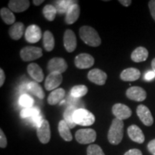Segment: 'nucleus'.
Segmentation results:
<instances>
[{"mask_svg":"<svg viewBox=\"0 0 155 155\" xmlns=\"http://www.w3.org/2000/svg\"><path fill=\"white\" fill-rule=\"evenodd\" d=\"M80 38L91 47H98L101 44V40L97 31L90 26H83L79 30Z\"/></svg>","mask_w":155,"mask_h":155,"instance_id":"nucleus-1","label":"nucleus"},{"mask_svg":"<svg viewBox=\"0 0 155 155\" xmlns=\"http://www.w3.org/2000/svg\"><path fill=\"white\" fill-rule=\"evenodd\" d=\"M124 122L115 118L111 122L108 132V140L111 144L117 145L121 143L124 137Z\"/></svg>","mask_w":155,"mask_h":155,"instance_id":"nucleus-2","label":"nucleus"},{"mask_svg":"<svg viewBox=\"0 0 155 155\" xmlns=\"http://www.w3.org/2000/svg\"><path fill=\"white\" fill-rule=\"evenodd\" d=\"M73 121L77 125L88 127L94 124L96 119L91 112L85 108H78L73 114Z\"/></svg>","mask_w":155,"mask_h":155,"instance_id":"nucleus-3","label":"nucleus"},{"mask_svg":"<svg viewBox=\"0 0 155 155\" xmlns=\"http://www.w3.org/2000/svg\"><path fill=\"white\" fill-rule=\"evenodd\" d=\"M19 55L23 61H32L42 57V50L40 48L34 47V46H27L20 50Z\"/></svg>","mask_w":155,"mask_h":155,"instance_id":"nucleus-4","label":"nucleus"},{"mask_svg":"<svg viewBox=\"0 0 155 155\" xmlns=\"http://www.w3.org/2000/svg\"><path fill=\"white\" fill-rule=\"evenodd\" d=\"M75 139L81 144L93 143L96 139V132L92 129H79L75 133Z\"/></svg>","mask_w":155,"mask_h":155,"instance_id":"nucleus-5","label":"nucleus"},{"mask_svg":"<svg viewBox=\"0 0 155 155\" xmlns=\"http://www.w3.org/2000/svg\"><path fill=\"white\" fill-rule=\"evenodd\" d=\"M37 135L39 140L42 144H48L49 142L51 137V132L50 124L47 120H42L41 124L37 127Z\"/></svg>","mask_w":155,"mask_h":155,"instance_id":"nucleus-6","label":"nucleus"},{"mask_svg":"<svg viewBox=\"0 0 155 155\" xmlns=\"http://www.w3.org/2000/svg\"><path fill=\"white\" fill-rule=\"evenodd\" d=\"M68 68L66 61L62 58H53L50 60L48 63L47 69L50 73H62L65 72Z\"/></svg>","mask_w":155,"mask_h":155,"instance_id":"nucleus-7","label":"nucleus"},{"mask_svg":"<svg viewBox=\"0 0 155 155\" xmlns=\"http://www.w3.org/2000/svg\"><path fill=\"white\" fill-rule=\"evenodd\" d=\"M25 37V40L29 43H36L42 38L41 29L38 25H31L26 29Z\"/></svg>","mask_w":155,"mask_h":155,"instance_id":"nucleus-8","label":"nucleus"},{"mask_svg":"<svg viewBox=\"0 0 155 155\" xmlns=\"http://www.w3.org/2000/svg\"><path fill=\"white\" fill-rule=\"evenodd\" d=\"M95 60L92 55L88 53H81L75 58V65L79 69H87L94 65Z\"/></svg>","mask_w":155,"mask_h":155,"instance_id":"nucleus-9","label":"nucleus"},{"mask_svg":"<svg viewBox=\"0 0 155 155\" xmlns=\"http://www.w3.org/2000/svg\"><path fill=\"white\" fill-rule=\"evenodd\" d=\"M112 113L116 119L121 120L127 119L132 114L131 108L129 106L122 104H116L112 107Z\"/></svg>","mask_w":155,"mask_h":155,"instance_id":"nucleus-10","label":"nucleus"},{"mask_svg":"<svg viewBox=\"0 0 155 155\" xmlns=\"http://www.w3.org/2000/svg\"><path fill=\"white\" fill-rule=\"evenodd\" d=\"M137 114L139 116L141 121L147 127H150L154 123V119L151 113L150 110L146 106L141 105L138 106L137 108Z\"/></svg>","mask_w":155,"mask_h":155,"instance_id":"nucleus-11","label":"nucleus"},{"mask_svg":"<svg viewBox=\"0 0 155 155\" xmlns=\"http://www.w3.org/2000/svg\"><path fill=\"white\" fill-rule=\"evenodd\" d=\"M63 76L58 73H50L45 81V88L47 91L55 90L62 83Z\"/></svg>","mask_w":155,"mask_h":155,"instance_id":"nucleus-12","label":"nucleus"},{"mask_svg":"<svg viewBox=\"0 0 155 155\" xmlns=\"http://www.w3.org/2000/svg\"><path fill=\"white\" fill-rule=\"evenodd\" d=\"M126 95L129 99L135 101H143L147 98V92L144 88L139 86H133L127 89Z\"/></svg>","mask_w":155,"mask_h":155,"instance_id":"nucleus-13","label":"nucleus"},{"mask_svg":"<svg viewBox=\"0 0 155 155\" xmlns=\"http://www.w3.org/2000/svg\"><path fill=\"white\" fill-rule=\"evenodd\" d=\"M64 47L68 53H72L77 47L76 36L73 30H66L63 36Z\"/></svg>","mask_w":155,"mask_h":155,"instance_id":"nucleus-14","label":"nucleus"},{"mask_svg":"<svg viewBox=\"0 0 155 155\" xmlns=\"http://www.w3.org/2000/svg\"><path fill=\"white\" fill-rule=\"evenodd\" d=\"M88 78L91 82L98 85L103 86L105 84L106 79H107V74L98 68L93 69L88 73Z\"/></svg>","mask_w":155,"mask_h":155,"instance_id":"nucleus-15","label":"nucleus"},{"mask_svg":"<svg viewBox=\"0 0 155 155\" xmlns=\"http://www.w3.org/2000/svg\"><path fill=\"white\" fill-rule=\"evenodd\" d=\"M81 13V9L79 5L77 3L73 4L71 7L68 9L65 13V23L68 25H72L75 23L79 18Z\"/></svg>","mask_w":155,"mask_h":155,"instance_id":"nucleus-16","label":"nucleus"},{"mask_svg":"<svg viewBox=\"0 0 155 155\" xmlns=\"http://www.w3.org/2000/svg\"><path fill=\"white\" fill-rule=\"evenodd\" d=\"M128 135L129 138L134 142L138 143V144H142L145 140V137L144 133L141 131V129L138 126L133 124L128 128L127 129Z\"/></svg>","mask_w":155,"mask_h":155,"instance_id":"nucleus-17","label":"nucleus"},{"mask_svg":"<svg viewBox=\"0 0 155 155\" xmlns=\"http://www.w3.org/2000/svg\"><path fill=\"white\" fill-rule=\"evenodd\" d=\"M141 73L139 70L135 68H129L124 70L120 74V78L124 81H135L140 78Z\"/></svg>","mask_w":155,"mask_h":155,"instance_id":"nucleus-18","label":"nucleus"},{"mask_svg":"<svg viewBox=\"0 0 155 155\" xmlns=\"http://www.w3.org/2000/svg\"><path fill=\"white\" fill-rule=\"evenodd\" d=\"M28 0H10L8 3L9 9L15 12H22L27 10L30 7Z\"/></svg>","mask_w":155,"mask_h":155,"instance_id":"nucleus-19","label":"nucleus"},{"mask_svg":"<svg viewBox=\"0 0 155 155\" xmlns=\"http://www.w3.org/2000/svg\"><path fill=\"white\" fill-rule=\"evenodd\" d=\"M28 72L36 82L40 83L44 79V73L41 68L37 63H32L29 64L28 66Z\"/></svg>","mask_w":155,"mask_h":155,"instance_id":"nucleus-20","label":"nucleus"},{"mask_svg":"<svg viewBox=\"0 0 155 155\" xmlns=\"http://www.w3.org/2000/svg\"><path fill=\"white\" fill-rule=\"evenodd\" d=\"M25 28L23 23L18 22H15L9 29V35L10 38L14 40H18L22 38L25 32Z\"/></svg>","mask_w":155,"mask_h":155,"instance_id":"nucleus-21","label":"nucleus"},{"mask_svg":"<svg viewBox=\"0 0 155 155\" xmlns=\"http://www.w3.org/2000/svg\"><path fill=\"white\" fill-rule=\"evenodd\" d=\"M149 56V52L144 47H139L134 50L131 55V60L135 63H141L147 61Z\"/></svg>","mask_w":155,"mask_h":155,"instance_id":"nucleus-22","label":"nucleus"},{"mask_svg":"<svg viewBox=\"0 0 155 155\" xmlns=\"http://www.w3.org/2000/svg\"><path fill=\"white\" fill-rule=\"evenodd\" d=\"M65 96V91L63 88H57L50 93L48 98V102L50 105L55 106L63 99Z\"/></svg>","mask_w":155,"mask_h":155,"instance_id":"nucleus-23","label":"nucleus"},{"mask_svg":"<svg viewBox=\"0 0 155 155\" xmlns=\"http://www.w3.org/2000/svg\"><path fill=\"white\" fill-rule=\"evenodd\" d=\"M58 131L61 137L66 141H72L73 137L71 132V128L68 127L65 120H61L58 124Z\"/></svg>","mask_w":155,"mask_h":155,"instance_id":"nucleus-24","label":"nucleus"},{"mask_svg":"<svg viewBox=\"0 0 155 155\" xmlns=\"http://www.w3.org/2000/svg\"><path fill=\"white\" fill-rule=\"evenodd\" d=\"M77 109L78 108L74 106H69L68 107L66 108L63 114L64 120L71 129L75 127V126L77 125L73 121V114Z\"/></svg>","mask_w":155,"mask_h":155,"instance_id":"nucleus-25","label":"nucleus"},{"mask_svg":"<svg viewBox=\"0 0 155 155\" xmlns=\"http://www.w3.org/2000/svg\"><path fill=\"white\" fill-rule=\"evenodd\" d=\"M43 46L48 52L52 51L55 47V38L53 33L50 31H45L43 34Z\"/></svg>","mask_w":155,"mask_h":155,"instance_id":"nucleus-26","label":"nucleus"},{"mask_svg":"<svg viewBox=\"0 0 155 155\" xmlns=\"http://www.w3.org/2000/svg\"><path fill=\"white\" fill-rule=\"evenodd\" d=\"M28 90L40 99H43L45 98V92L42 90L41 86L38 82L35 81L30 82L28 85Z\"/></svg>","mask_w":155,"mask_h":155,"instance_id":"nucleus-27","label":"nucleus"},{"mask_svg":"<svg viewBox=\"0 0 155 155\" xmlns=\"http://www.w3.org/2000/svg\"><path fill=\"white\" fill-rule=\"evenodd\" d=\"M0 15L2 19L6 24L10 25H14L15 22V16L10 9L6 7H3L0 10Z\"/></svg>","mask_w":155,"mask_h":155,"instance_id":"nucleus-28","label":"nucleus"},{"mask_svg":"<svg viewBox=\"0 0 155 155\" xmlns=\"http://www.w3.org/2000/svg\"><path fill=\"white\" fill-rule=\"evenodd\" d=\"M42 13H43L44 17L47 20L52 22L55 19L56 17V13H57V9L52 5H47L44 7L42 9Z\"/></svg>","mask_w":155,"mask_h":155,"instance_id":"nucleus-29","label":"nucleus"},{"mask_svg":"<svg viewBox=\"0 0 155 155\" xmlns=\"http://www.w3.org/2000/svg\"><path fill=\"white\" fill-rule=\"evenodd\" d=\"M88 93V88L84 85H77L71 88V95L74 98H81L86 96Z\"/></svg>","mask_w":155,"mask_h":155,"instance_id":"nucleus-30","label":"nucleus"},{"mask_svg":"<svg viewBox=\"0 0 155 155\" xmlns=\"http://www.w3.org/2000/svg\"><path fill=\"white\" fill-rule=\"evenodd\" d=\"M40 109L37 107L26 108L21 111L20 116L22 119H26V118H30V119H32V118L35 117V116L40 115Z\"/></svg>","mask_w":155,"mask_h":155,"instance_id":"nucleus-31","label":"nucleus"},{"mask_svg":"<svg viewBox=\"0 0 155 155\" xmlns=\"http://www.w3.org/2000/svg\"><path fill=\"white\" fill-rule=\"evenodd\" d=\"M76 1H71V0H61V1H55V3L58 6V11L59 12H65L68 9L71 7L73 4L76 3Z\"/></svg>","mask_w":155,"mask_h":155,"instance_id":"nucleus-32","label":"nucleus"},{"mask_svg":"<svg viewBox=\"0 0 155 155\" xmlns=\"http://www.w3.org/2000/svg\"><path fill=\"white\" fill-rule=\"evenodd\" d=\"M19 104L21 106L26 108H30L32 107V105L34 104V100L32 97L29 96L28 94H22V96H20L19 100Z\"/></svg>","mask_w":155,"mask_h":155,"instance_id":"nucleus-33","label":"nucleus"},{"mask_svg":"<svg viewBox=\"0 0 155 155\" xmlns=\"http://www.w3.org/2000/svg\"><path fill=\"white\" fill-rule=\"evenodd\" d=\"M87 155H105V154L98 145L91 144L87 148Z\"/></svg>","mask_w":155,"mask_h":155,"instance_id":"nucleus-34","label":"nucleus"},{"mask_svg":"<svg viewBox=\"0 0 155 155\" xmlns=\"http://www.w3.org/2000/svg\"><path fill=\"white\" fill-rule=\"evenodd\" d=\"M7 145V140L6 136L3 131L0 130V147L1 148H5Z\"/></svg>","mask_w":155,"mask_h":155,"instance_id":"nucleus-35","label":"nucleus"},{"mask_svg":"<svg viewBox=\"0 0 155 155\" xmlns=\"http://www.w3.org/2000/svg\"><path fill=\"white\" fill-rule=\"evenodd\" d=\"M149 8H150V11L152 15V18L154 19L155 21V0H151L149 2Z\"/></svg>","mask_w":155,"mask_h":155,"instance_id":"nucleus-36","label":"nucleus"},{"mask_svg":"<svg viewBox=\"0 0 155 155\" xmlns=\"http://www.w3.org/2000/svg\"><path fill=\"white\" fill-rule=\"evenodd\" d=\"M147 149L152 155H155V139L150 141L147 144Z\"/></svg>","mask_w":155,"mask_h":155,"instance_id":"nucleus-37","label":"nucleus"},{"mask_svg":"<svg viewBox=\"0 0 155 155\" xmlns=\"http://www.w3.org/2000/svg\"><path fill=\"white\" fill-rule=\"evenodd\" d=\"M31 120H32V124H33V125L35 126L36 127H38V126L41 124V122L43 119H42L41 115L40 114V115H38V116H35V117H33V118H32Z\"/></svg>","mask_w":155,"mask_h":155,"instance_id":"nucleus-38","label":"nucleus"},{"mask_svg":"<svg viewBox=\"0 0 155 155\" xmlns=\"http://www.w3.org/2000/svg\"><path fill=\"white\" fill-rule=\"evenodd\" d=\"M155 78V73L153 71H148L144 75V79L147 81H151Z\"/></svg>","mask_w":155,"mask_h":155,"instance_id":"nucleus-39","label":"nucleus"},{"mask_svg":"<svg viewBox=\"0 0 155 155\" xmlns=\"http://www.w3.org/2000/svg\"><path fill=\"white\" fill-rule=\"evenodd\" d=\"M124 155H142V153L138 149H131V150L127 151Z\"/></svg>","mask_w":155,"mask_h":155,"instance_id":"nucleus-40","label":"nucleus"},{"mask_svg":"<svg viewBox=\"0 0 155 155\" xmlns=\"http://www.w3.org/2000/svg\"><path fill=\"white\" fill-rule=\"evenodd\" d=\"M5 81V74L2 69H0V86H2Z\"/></svg>","mask_w":155,"mask_h":155,"instance_id":"nucleus-41","label":"nucleus"},{"mask_svg":"<svg viewBox=\"0 0 155 155\" xmlns=\"http://www.w3.org/2000/svg\"><path fill=\"white\" fill-rule=\"evenodd\" d=\"M119 3H121L122 5H124V7H129L131 5V0H119Z\"/></svg>","mask_w":155,"mask_h":155,"instance_id":"nucleus-42","label":"nucleus"},{"mask_svg":"<svg viewBox=\"0 0 155 155\" xmlns=\"http://www.w3.org/2000/svg\"><path fill=\"white\" fill-rule=\"evenodd\" d=\"M43 2H44L43 0H40V1H38V0H34L32 2H33V4L35 6H39V5H41L42 3H43Z\"/></svg>","mask_w":155,"mask_h":155,"instance_id":"nucleus-43","label":"nucleus"},{"mask_svg":"<svg viewBox=\"0 0 155 155\" xmlns=\"http://www.w3.org/2000/svg\"><path fill=\"white\" fill-rule=\"evenodd\" d=\"M152 71H154V72L155 73V58H154V59L152 60Z\"/></svg>","mask_w":155,"mask_h":155,"instance_id":"nucleus-44","label":"nucleus"}]
</instances>
